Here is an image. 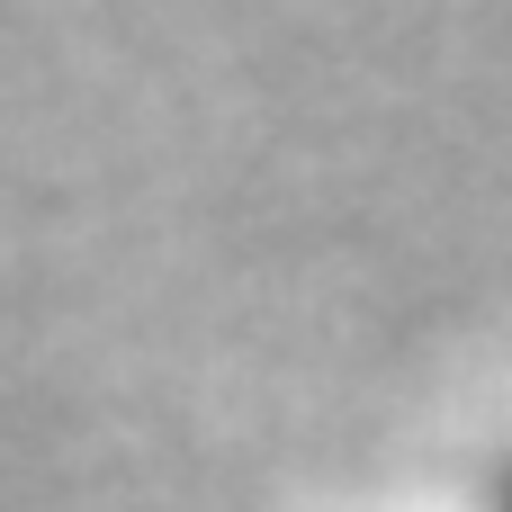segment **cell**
<instances>
[{
    "label": "cell",
    "mask_w": 512,
    "mask_h": 512,
    "mask_svg": "<svg viewBox=\"0 0 512 512\" xmlns=\"http://www.w3.org/2000/svg\"><path fill=\"white\" fill-rule=\"evenodd\" d=\"M486 512H512V459L495 468V486H486Z\"/></svg>",
    "instance_id": "1"
}]
</instances>
